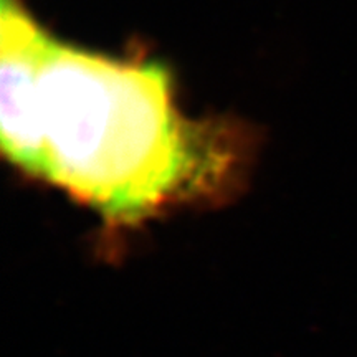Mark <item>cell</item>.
<instances>
[{
	"label": "cell",
	"instance_id": "1",
	"mask_svg": "<svg viewBox=\"0 0 357 357\" xmlns=\"http://www.w3.org/2000/svg\"><path fill=\"white\" fill-rule=\"evenodd\" d=\"M35 176L111 223L207 195L229 176V134L182 116L158 65L48 37L35 100Z\"/></svg>",
	"mask_w": 357,
	"mask_h": 357
},
{
	"label": "cell",
	"instance_id": "2",
	"mask_svg": "<svg viewBox=\"0 0 357 357\" xmlns=\"http://www.w3.org/2000/svg\"><path fill=\"white\" fill-rule=\"evenodd\" d=\"M50 33L19 0L0 3V139L13 166L35 176L38 144L35 100L42 56Z\"/></svg>",
	"mask_w": 357,
	"mask_h": 357
}]
</instances>
